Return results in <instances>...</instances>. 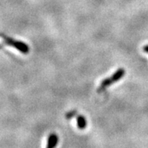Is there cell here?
I'll list each match as a JSON object with an SVG mask.
<instances>
[{
	"instance_id": "cell-1",
	"label": "cell",
	"mask_w": 148,
	"mask_h": 148,
	"mask_svg": "<svg viewBox=\"0 0 148 148\" xmlns=\"http://www.w3.org/2000/svg\"><path fill=\"white\" fill-rule=\"evenodd\" d=\"M125 70H124V69H118L116 72L115 73H113L111 77L106 79L102 81L101 85H100L99 88H98V92H101V91H103L105 88L110 86V85H112V84L115 83L117 81H119V79H121L123 77V76L125 75Z\"/></svg>"
},
{
	"instance_id": "cell-2",
	"label": "cell",
	"mask_w": 148,
	"mask_h": 148,
	"mask_svg": "<svg viewBox=\"0 0 148 148\" xmlns=\"http://www.w3.org/2000/svg\"><path fill=\"white\" fill-rule=\"evenodd\" d=\"M1 36H2V40L4 41V42L5 44H7L8 45H9V46L14 47V48L19 50L23 54H27L29 52V47H28V45L26 43L21 41H16L14 39L10 38V37L8 36H5L4 35H2Z\"/></svg>"
},
{
	"instance_id": "cell-3",
	"label": "cell",
	"mask_w": 148,
	"mask_h": 148,
	"mask_svg": "<svg viewBox=\"0 0 148 148\" xmlns=\"http://www.w3.org/2000/svg\"><path fill=\"white\" fill-rule=\"evenodd\" d=\"M58 142V138L56 134H51L49 135V139H48V144H47V147L52 148L55 147Z\"/></svg>"
},
{
	"instance_id": "cell-4",
	"label": "cell",
	"mask_w": 148,
	"mask_h": 148,
	"mask_svg": "<svg viewBox=\"0 0 148 148\" xmlns=\"http://www.w3.org/2000/svg\"><path fill=\"white\" fill-rule=\"evenodd\" d=\"M76 122H77V126L80 129H85L87 125V122H86V118L82 115H78L76 116Z\"/></svg>"
},
{
	"instance_id": "cell-5",
	"label": "cell",
	"mask_w": 148,
	"mask_h": 148,
	"mask_svg": "<svg viewBox=\"0 0 148 148\" xmlns=\"http://www.w3.org/2000/svg\"><path fill=\"white\" fill-rule=\"evenodd\" d=\"M76 110L70 111V112H69V113H67L66 114V119H71V118H73L74 116H76Z\"/></svg>"
},
{
	"instance_id": "cell-6",
	"label": "cell",
	"mask_w": 148,
	"mask_h": 148,
	"mask_svg": "<svg viewBox=\"0 0 148 148\" xmlns=\"http://www.w3.org/2000/svg\"><path fill=\"white\" fill-rule=\"evenodd\" d=\"M143 50H144V52H146V53H147V54H148V45H144V48H143Z\"/></svg>"
}]
</instances>
